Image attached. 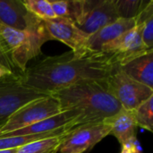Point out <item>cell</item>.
<instances>
[{
	"label": "cell",
	"instance_id": "obj_12",
	"mask_svg": "<svg viewBox=\"0 0 153 153\" xmlns=\"http://www.w3.org/2000/svg\"><path fill=\"white\" fill-rule=\"evenodd\" d=\"M131 79L153 89V50L120 65Z\"/></svg>",
	"mask_w": 153,
	"mask_h": 153
},
{
	"label": "cell",
	"instance_id": "obj_8",
	"mask_svg": "<svg viewBox=\"0 0 153 153\" xmlns=\"http://www.w3.org/2000/svg\"><path fill=\"white\" fill-rule=\"evenodd\" d=\"M118 18L116 0H84L82 14L75 25L91 35Z\"/></svg>",
	"mask_w": 153,
	"mask_h": 153
},
{
	"label": "cell",
	"instance_id": "obj_6",
	"mask_svg": "<svg viewBox=\"0 0 153 153\" xmlns=\"http://www.w3.org/2000/svg\"><path fill=\"white\" fill-rule=\"evenodd\" d=\"M152 50L147 48L143 41L142 24H137L132 30L106 43L100 48L101 53L111 55L113 62L118 65H123Z\"/></svg>",
	"mask_w": 153,
	"mask_h": 153
},
{
	"label": "cell",
	"instance_id": "obj_23",
	"mask_svg": "<svg viewBox=\"0 0 153 153\" xmlns=\"http://www.w3.org/2000/svg\"><path fill=\"white\" fill-rule=\"evenodd\" d=\"M0 64L4 65V60H3V56H2V53H1V50H0Z\"/></svg>",
	"mask_w": 153,
	"mask_h": 153
},
{
	"label": "cell",
	"instance_id": "obj_14",
	"mask_svg": "<svg viewBox=\"0 0 153 153\" xmlns=\"http://www.w3.org/2000/svg\"><path fill=\"white\" fill-rule=\"evenodd\" d=\"M75 127V126H74ZM74 128L73 126H65L56 129L52 132L39 134H30V135H19V136H9V137H0V150H9V149H18L28 143L49 138L58 135H63L70 132Z\"/></svg>",
	"mask_w": 153,
	"mask_h": 153
},
{
	"label": "cell",
	"instance_id": "obj_24",
	"mask_svg": "<svg viewBox=\"0 0 153 153\" xmlns=\"http://www.w3.org/2000/svg\"><path fill=\"white\" fill-rule=\"evenodd\" d=\"M120 153H131V152H129L127 150H126V149H123V148H122V151H121V152Z\"/></svg>",
	"mask_w": 153,
	"mask_h": 153
},
{
	"label": "cell",
	"instance_id": "obj_18",
	"mask_svg": "<svg viewBox=\"0 0 153 153\" xmlns=\"http://www.w3.org/2000/svg\"><path fill=\"white\" fill-rule=\"evenodd\" d=\"M120 18H135L147 2L142 0H116Z\"/></svg>",
	"mask_w": 153,
	"mask_h": 153
},
{
	"label": "cell",
	"instance_id": "obj_16",
	"mask_svg": "<svg viewBox=\"0 0 153 153\" xmlns=\"http://www.w3.org/2000/svg\"><path fill=\"white\" fill-rule=\"evenodd\" d=\"M138 127L153 132V96L132 110Z\"/></svg>",
	"mask_w": 153,
	"mask_h": 153
},
{
	"label": "cell",
	"instance_id": "obj_3",
	"mask_svg": "<svg viewBox=\"0 0 153 153\" xmlns=\"http://www.w3.org/2000/svg\"><path fill=\"white\" fill-rule=\"evenodd\" d=\"M108 92L126 110H134L153 96V89L135 82L126 75L120 65H115L105 81Z\"/></svg>",
	"mask_w": 153,
	"mask_h": 153
},
{
	"label": "cell",
	"instance_id": "obj_22",
	"mask_svg": "<svg viewBox=\"0 0 153 153\" xmlns=\"http://www.w3.org/2000/svg\"><path fill=\"white\" fill-rule=\"evenodd\" d=\"M17 149H9V150H0V153H15Z\"/></svg>",
	"mask_w": 153,
	"mask_h": 153
},
{
	"label": "cell",
	"instance_id": "obj_10",
	"mask_svg": "<svg viewBox=\"0 0 153 153\" xmlns=\"http://www.w3.org/2000/svg\"><path fill=\"white\" fill-rule=\"evenodd\" d=\"M136 24L135 18H118L112 23L103 27L93 34L89 35L88 45L91 52H100V48L103 45L132 30Z\"/></svg>",
	"mask_w": 153,
	"mask_h": 153
},
{
	"label": "cell",
	"instance_id": "obj_5",
	"mask_svg": "<svg viewBox=\"0 0 153 153\" xmlns=\"http://www.w3.org/2000/svg\"><path fill=\"white\" fill-rule=\"evenodd\" d=\"M48 96L25 86L20 74H13L0 80V126L17 109L30 101Z\"/></svg>",
	"mask_w": 153,
	"mask_h": 153
},
{
	"label": "cell",
	"instance_id": "obj_7",
	"mask_svg": "<svg viewBox=\"0 0 153 153\" xmlns=\"http://www.w3.org/2000/svg\"><path fill=\"white\" fill-rule=\"evenodd\" d=\"M110 134V126L105 122L80 125L74 127L59 148L60 153L90 152L100 141Z\"/></svg>",
	"mask_w": 153,
	"mask_h": 153
},
{
	"label": "cell",
	"instance_id": "obj_2",
	"mask_svg": "<svg viewBox=\"0 0 153 153\" xmlns=\"http://www.w3.org/2000/svg\"><path fill=\"white\" fill-rule=\"evenodd\" d=\"M105 81H82L50 95L58 101L62 111L80 114L78 126L104 122L122 108L107 90Z\"/></svg>",
	"mask_w": 153,
	"mask_h": 153
},
{
	"label": "cell",
	"instance_id": "obj_4",
	"mask_svg": "<svg viewBox=\"0 0 153 153\" xmlns=\"http://www.w3.org/2000/svg\"><path fill=\"white\" fill-rule=\"evenodd\" d=\"M63 112L58 101L51 95L37 99L21 107L1 126L0 135L19 130Z\"/></svg>",
	"mask_w": 153,
	"mask_h": 153
},
{
	"label": "cell",
	"instance_id": "obj_11",
	"mask_svg": "<svg viewBox=\"0 0 153 153\" xmlns=\"http://www.w3.org/2000/svg\"><path fill=\"white\" fill-rule=\"evenodd\" d=\"M104 122L110 126V134L115 136L121 145L136 136L138 126L131 110L122 108L117 114L107 118Z\"/></svg>",
	"mask_w": 153,
	"mask_h": 153
},
{
	"label": "cell",
	"instance_id": "obj_9",
	"mask_svg": "<svg viewBox=\"0 0 153 153\" xmlns=\"http://www.w3.org/2000/svg\"><path fill=\"white\" fill-rule=\"evenodd\" d=\"M43 22L52 40H59L68 46L74 56H83L93 53L89 48V35L77 27L73 21L56 17V19Z\"/></svg>",
	"mask_w": 153,
	"mask_h": 153
},
{
	"label": "cell",
	"instance_id": "obj_1",
	"mask_svg": "<svg viewBox=\"0 0 153 153\" xmlns=\"http://www.w3.org/2000/svg\"><path fill=\"white\" fill-rule=\"evenodd\" d=\"M115 65L111 55L97 52L76 56L69 51L26 68L20 80L29 88L50 95L82 81H105Z\"/></svg>",
	"mask_w": 153,
	"mask_h": 153
},
{
	"label": "cell",
	"instance_id": "obj_20",
	"mask_svg": "<svg viewBox=\"0 0 153 153\" xmlns=\"http://www.w3.org/2000/svg\"><path fill=\"white\" fill-rule=\"evenodd\" d=\"M123 149L127 150L131 153H143V149L140 144V142L137 140L136 136L129 139L127 142H126L123 145H121Z\"/></svg>",
	"mask_w": 153,
	"mask_h": 153
},
{
	"label": "cell",
	"instance_id": "obj_17",
	"mask_svg": "<svg viewBox=\"0 0 153 153\" xmlns=\"http://www.w3.org/2000/svg\"><path fill=\"white\" fill-rule=\"evenodd\" d=\"M26 10L42 21L53 20L56 16L48 0H22Z\"/></svg>",
	"mask_w": 153,
	"mask_h": 153
},
{
	"label": "cell",
	"instance_id": "obj_21",
	"mask_svg": "<svg viewBox=\"0 0 153 153\" xmlns=\"http://www.w3.org/2000/svg\"><path fill=\"white\" fill-rule=\"evenodd\" d=\"M13 74H13L12 71H10L7 67L4 66L3 65L0 64V80L2 78H4L6 76H9V75H13Z\"/></svg>",
	"mask_w": 153,
	"mask_h": 153
},
{
	"label": "cell",
	"instance_id": "obj_13",
	"mask_svg": "<svg viewBox=\"0 0 153 153\" xmlns=\"http://www.w3.org/2000/svg\"><path fill=\"white\" fill-rule=\"evenodd\" d=\"M28 11L22 0H0V23L14 30H26Z\"/></svg>",
	"mask_w": 153,
	"mask_h": 153
},
{
	"label": "cell",
	"instance_id": "obj_15",
	"mask_svg": "<svg viewBox=\"0 0 153 153\" xmlns=\"http://www.w3.org/2000/svg\"><path fill=\"white\" fill-rule=\"evenodd\" d=\"M73 129V128H72ZM69 132L63 135L39 140L17 149L15 153H58Z\"/></svg>",
	"mask_w": 153,
	"mask_h": 153
},
{
	"label": "cell",
	"instance_id": "obj_19",
	"mask_svg": "<svg viewBox=\"0 0 153 153\" xmlns=\"http://www.w3.org/2000/svg\"><path fill=\"white\" fill-rule=\"evenodd\" d=\"M142 24V39L145 46L153 49V16L148 18Z\"/></svg>",
	"mask_w": 153,
	"mask_h": 153
}]
</instances>
